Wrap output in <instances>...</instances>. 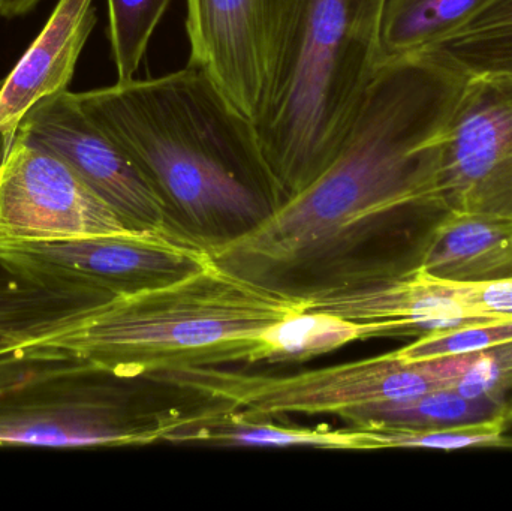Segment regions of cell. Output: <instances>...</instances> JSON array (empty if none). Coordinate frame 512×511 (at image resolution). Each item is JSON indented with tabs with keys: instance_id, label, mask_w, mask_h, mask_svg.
Returning a JSON list of instances; mask_svg holds the SVG:
<instances>
[{
	"instance_id": "2e32d148",
	"label": "cell",
	"mask_w": 512,
	"mask_h": 511,
	"mask_svg": "<svg viewBox=\"0 0 512 511\" xmlns=\"http://www.w3.org/2000/svg\"><path fill=\"white\" fill-rule=\"evenodd\" d=\"M171 443H198L210 446L313 447L327 450H373L363 429L310 431L283 428L268 420H251L222 408L201 413H185L165 435Z\"/></svg>"
},
{
	"instance_id": "ba28073f",
	"label": "cell",
	"mask_w": 512,
	"mask_h": 511,
	"mask_svg": "<svg viewBox=\"0 0 512 511\" xmlns=\"http://www.w3.org/2000/svg\"><path fill=\"white\" fill-rule=\"evenodd\" d=\"M306 0H188L192 65L255 122Z\"/></svg>"
},
{
	"instance_id": "30bf717a",
	"label": "cell",
	"mask_w": 512,
	"mask_h": 511,
	"mask_svg": "<svg viewBox=\"0 0 512 511\" xmlns=\"http://www.w3.org/2000/svg\"><path fill=\"white\" fill-rule=\"evenodd\" d=\"M0 237L72 239L132 231L62 159L17 134L2 138Z\"/></svg>"
},
{
	"instance_id": "52a82bcc",
	"label": "cell",
	"mask_w": 512,
	"mask_h": 511,
	"mask_svg": "<svg viewBox=\"0 0 512 511\" xmlns=\"http://www.w3.org/2000/svg\"><path fill=\"white\" fill-rule=\"evenodd\" d=\"M0 261L50 287L128 296L192 275L212 261L209 249L179 234L129 233L72 239L0 237Z\"/></svg>"
},
{
	"instance_id": "cb8c5ba5",
	"label": "cell",
	"mask_w": 512,
	"mask_h": 511,
	"mask_svg": "<svg viewBox=\"0 0 512 511\" xmlns=\"http://www.w3.org/2000/svg\"><path fill=\"white\" fill-rule=\"evenodd\" d=\"M456 287L468 302L483 311L496 315H512V279L486 285L456 284Z\"/></svg>"
},
{
	"instance_id": "4fadbf2b",
	"label": "cell",
	"mask_w": 512,
	"mask_h": 511,
	"mask_svg": "<svg viewBox=\"0 0 512 511\" xmlns=\"http://www.w3.org/2000/svg\"><path fill=\"white\" fill-rule=\"evenodd\" d=\"M95 24L93 0H59L41 35L0 81V137L14 135L42 99L68 90Z\"/></svg>"
},
{
	"instance_id": "5bb4252c",
	"label": "cell",
	"mask_w": 512,
	"mask_h": 511,
	"mask_svg": "<svg viewBox=\"0 0 512 511\" xmlns=\"http://www.w3.org/2000/svg\"><path fill=\"white\" fill-rule=\"evenodd\" d=\"M415 270L456 284L512 279V219L445 212L418 243Z\"/></svg>"
},
{
	"instance_id": "d6986e66",
	"label": "cell",
	"mask_w": 512,
	"mask_h": 511,
	"mask_svg": "<svg viewBox=\"0 0 512 511\" xmlns=\"http://www.w3.org/2000/svg\"><path fill=\"white\" fill-rule=\"evenodd\" d=\"M381 336H388L382 324L355 323L324 312H298L261 336L256 363L306 362L351 342Z\"/></svg>"
},
{
	"instance_id": "8fae6325",
	"label": "cell",
	"mask_w": 512,
	"mask_h": 511,
	"mask_svg": "<svg viewBox=\"0 0 512 511\" xmlns=\"http://www.w3.org/2000/svg\"><path fill=\"white\" fill-rule=\"evenodd\" d=\"M15 134L62 159L132 231L185 236L137 165L83 113L74 93L42 99Z\"/></svg>"
},
{
	"instance_id": "ffe728a7",
	"label": "cell",
	"mask_w": 512,
	"mask_h": 511,
	"mask_svg": "<svg viewBox=\"0 0 512 511\" xmlns=\"http://www.w3.org/2000/svg\"><path fill=\"white\" fill-rule=\"evenodd\" d=\"M505 413H512V396L468 398L451 387H442L405 401L354 411L343 419L355 426L376 423L412 428H451L486 422Z\"/></svg>"
},
{
	"instance_id": "5b68a950",
	"label": "cell",
	"mask_w": 512,
	"mask_h": 511,
	"mask_svg": "<svg viewBox=\"0 0 512 511\" xmlns=\"http://www.w3.org/2000/svg\"><path fill=\"white\" fill-rule=\"evenodd\" d=\"M152 378L245 419L268 420L288 414H328L343 419L364 408L450 387L454 357L408 362L393 351L292 375L246 374L216 366L164 372Z\"/></svg>"
},
{
	"instance_id": "7402d4cb",
	"label": "cell",
	"mask_w": 512,
	"mask_h": 511,
	"mask_svg": "<svg viewBox=\"0 0 512 511\" xmlns=\"http://www.w3.org/2000/svg\"><path fill=\"white\" fill-rule=\"evenodd\" d=\"M511 342L512 315H507L420 336L417 341L397 350L396 354L408 362H423L480 353Z\"/></svg>"
},
{
	"instance_id": "ac0fdd59",
	"label": "cell",
	"mask_w": 512,
	"mask_h": 511,
	"mask_svg": "<svg viewBox=\"0 0 512 511\" xmlns=\"http://www.w3.org/2000/svg\"><path fill=\"white\" fill-rule=\"evenodd\" d=\"M420 54L466 78L512 80V0H490L459 30Z\"/></svg>"
},
{
	"instance_id": "9c48e42d",
	"label": "cell",
	"mask_w": 512,
	"mask_h": 511,
	"mask_svg": "<svg viewBox=\"0 0 512 511\" xmlns=\"http://www.w3.org/2000/svg\"><path fill=\"white\" fill-rule=\"evenodd\" d=\"M432 197L444 212L512 219L511 78H468L438 141Z\"/></svg>"
},
{
	"instance_id": "e0dca14e",
	"label": "cell",
	"mask_w": 512,
	"mask_h": 511,
	"mask_svg": "<svg viewBox=\"0 0 512 511\" xmlns=\"http://www.w3.org/2000/svg\"><path fill=\"white\" fill-rule=\"evenodd\" d=\"M490 0H384L379 63L417 56L459 30Z\"/></svg>"
},
{
	"instance_id": "7c38bea8",
	"label": "cell",
	"mask_w": 512,
	"mask_h": 511,
	"mask_svg": "<svg viewBox=\"0 0 512 511\" xmlns=\"http://www.w3.org/2000/svg\"><path fill=\"white\" fill-rule=\"evenodd\" d=\"M306 311L324 312L355 323L382 324L388 336L418 338L463 324L507 317L472 305L456 284L421 270L360 290L312 300Z\"/></svg>"
},
{
	"instance_id": "277c9868",
	"label": "cell",
	"mask_w": 512,
	"mask_h": 511,
	"mask_svg": "<svg viewBox=\"0 0 512 511\" xmlns=\"http://www.w3.org/2000/svg\"><path fill=\"white\" fill-rule=\"evenodd\" d=\"M384 0H306L254 125L283 203L339 155L378 74Z\"/></svg>"
},
{
	"instance_id": "8992f818",
	"label": "cell",
	"mask_w": 512,
	"mask_h": 511,
	"mask_svg": "<svg viewBox=\"0 0 512 511\" xmlns=\"http://www.w3.org/2000/svg\"><path fill=\"white\" fill-rule=\"evenodd\" d=\"M83 360L0 395V446H143L185 413L155 416L135 384Z\"/></svg>"
},
{
	"instance_id": "7a4b0ae2",
	"label": "cell",
	"mask_w": 512,
	"mask_h": 511,
	"mask_svg": "<svg viewBox=\"0 0 512 511\" xmlns=\"http://www.w3.org/2000/svg\"><path fill=\"white\" fill-rule=\"evenodd\" d=\"M74 96L185 236L206 246L222 242L282 206L254 122L198 66Z\"/></svg>"
},
{
	"instance_id": "3957f363",
	"label": "cell",
	"mask_w": 512,
	"mask_h": 511,
	"mask_svg": "<svg viewBox=\"0 0 512 511\" xmlns=\"http://www.w3.org/2000/svg\"><path fill=\"white\" fill-rule=\"evenodd\" d=\"M307 300L280 296L210 261L162 287L114 297L41 345L123 378L256 363L259 339Z\"/></svg>"
},
{
	"instance_id": "6da1fadb",
	"label": "cell",
	"mask_w": 512,
	"mask_h": 511,
	"mask_svg": "<svg viewBox=\"0 0 512 511\" xmlns=\"http://www.w3.org/2000/svg\"><path fill=\"white\" fill-rule=\"evenodd\" d=\"M442 213L420 162L360 135L264 221L207 249L227 272L310 303L414 272L418 243Z\"/></svg>"
},
{
	"instance_id": "44dd1931",
	"label": "cell",
	"mask_w": 512,
	"mask_h": 511,
	"mask_svg": "<svg viewBox=\"0 0 512 511\" xmlns=\"http://www.w3.org/2000/svg\"><path fill=\"white\" fill-rule=\"evenodd\" d=\"M171 0H108L111 54L117 81L134 80L147 45Z\"/></svg>"
},
{
	"instance_id": "603a6c76",
	"label": "cell",
	"mask_w": 512,
	"mask_h": 511,
	"mask_svg": "<svg viewBox=\"0 0 512 511\" xmlns=\"http://www.w3.org/2000/svg\"><path fill=\"white\" fill-rule=\"evenodd\" d=\"M77 360L80 359L47 345L0 354V395Z\"/></svg>"
},
{
	"instance_id": "d4e9b609",
	"label": "cell",
	"mask_w": 512,
	"mask_h": 511,
	"mask_svg": "<svg viewBox=\"0 0 512 511\" xmlns=\"http://www.w3.org/2000/svg\"><path fill=\"white\" fill-rule=\"evenodd\" d=\"M39 0H0V15L5 18L20 17L35 8Z\"/></svg>"
},
{
	"instance_id": "9a60e30c",
	"label": "cell",
	"mask_w": 512,
	"mask_h": 511,
	"mask_svg": "<svg viewBox=\"0 0 512 511\" xmlns=\"http://www.w3.org/2000/svg\"><path fill=\"white\" fill-rule=\"evenodd\" d=\"M108 300L95 291L38 284L0 261V354L65 335Z\"/></svg>"
}]
</instances>
